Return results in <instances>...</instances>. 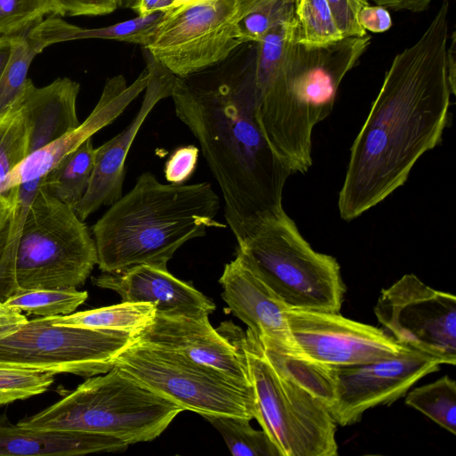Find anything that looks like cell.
Returning a JSON list of instances; mask_svg holds the SVG:
<instances>
[{
    "label": "cell",
    "instance_id": "obj_1",
    "mask_svg": "<svg viewBox=\"0 0 456 456\" xmlns=\"http://www.w3.org/2000/svg\"><path fill=\"white\" fill-rule=\"evenodd\" d=\"M449 37L450 4L444 0L420 37L394 58L352 144L338 200L343 220L387 198L441 142L456 94L447 69Z\"/></svg>",
    "mask_w": 456,
    "mask_h": 456
},
{
    "label": "cell",
    "instance_id": "obj_2",
    "mask_svg": "<svg viewBox=\"0 0 456 456\" xmlns=\"http://www.w3.org/2000/svg\"><path fill=\"white\" fill-rule=\"evenodd\" d=\"M170 97L200 145L220 187L227 224L242 245L285 212L282 191L291 175L258 120L255 58L226 74L176 77Z\"/></svg>",
    "mask_w": 456,
    "mask_h": 456
},
{
    "label": "cell",
    "instance_id": "obj_3",
    "mask_svg": "<svg viewBox=\"0 0 456 456\" xmlns=\"http://www.w3.org/2000/svg\"><path fill=\"white\" fill-rule=\"evenodd\" d=\"M220 199L208 182L162 183L151 172L121 196L93 225L97 265L120 273L139 265L167 268L185 242L224 228L215 219Z\"/></svg>",
    "mask_w": 456,
    "mask_h": 456
},
{
    "label": "cell",
    "instance_id": "obj_4",
    "mask_svg": "<svg viewBox=\"0 0 456 456\" xmlns=\"http://www.w3.org/2000/svg\"><path fill=\"white\" fill-rule=\"evenodd\" d=\"M370 42L367 34L317 47L295 41L280 69L255 86L260 126L291 174L311 167L314 128L332 111L343 78Z\"/></svg>",
    "mask_w": 456,
    "mask_h": 456
},
{
    "label": "cell",
    "instance_id": "obj_5",
    "mask_svg": "<svg viewBox=\"0 0 456 456\" xmlns=\"http://www.w3.org/2000/svg\"><path fill=\"white\" fill-rule=\"evenodd\" d=\"M183 411L114 366L103 375L87 378L60 401L17 424L110 436L129 445L154 440Z\"/></svg>",
    "mask_w": 456,
    "mask_h": 456
},
{
    "label": "cell",
    "instance_id": "obj_6",
    "mask_svg": "<svg viewBox=\"0 0 456 456\" xmlns=\"http://www.w3.org/2000/svg\"><path fill=\"white\" fill-rule=\"evenodd\" d=\"M219 330L242 351L256 416L281 456H336L337 423L329 407L265 357L256 335L231 322Z\"/></svg>",
    "mask_w": 456,
    "mask_h": 456
},
{
    "label": "cell",
    "instance_id": "obj_7",
    "mask_svg": "<svg viewBox=\"0 0 456 456\" xmlns=\"http://www.w3.org/2000/svg\"><path fill=\"white\" fill-rule=\"evenodd\" d=\"M236 251L287 307L339 313L346 293L339 264L315 251L286 212Z\"/></svg>",
    "mask_w": 456,
    "mask_h": 456
},
{
    "label": "cell",
    "instance_id": "obj_8",
    "mask_svg": "<svg viewBox=\"0 0 456 456\" xmlns=\"http://www.w3.org/2000/svg\"><path fill=\"white\" fill-rule=\"evenodd\" d=\"M97 265L94 240L75 209L40 186L27 214L16 261L17 291L77 289Z\"/></svg>",
    "mask_w": 456,
    "mask_h": 456
},
{
    "label": "cell",
    "instance_id": "obj_9",
    "mask_svg": "<svg viewBox=\"0 0 456 456\" xmlns=\"http://www.w3.org/2000/svg\"><path fill=\"white\" fill-rule=\"evenodd\" d=\"M114 366L183 411L255 419L252 386L183 354L134 338Z\"/></svg>",
    "mask_w": 456,
    "mask_h": 456
},
{
    "label": "cell",
    "instance_id": "obj_10",
    "mask_svg": "<svg viewBox=\"0 0 456 456\" xmlns=\"http://www.w3.org/2000/svg\"><path fill=\"white\" fill-rule=\"evenodd\" d=\"M262 0H180L166 10L143 48L176 77L223 61L244 44L240 22Z\"/></svg>",
    "mask_w": 456,
    "mask_h": 456
},
{
    "label": "cell",
    "instance_id": "obj_11",
    "mask_svg": "<svg viewBox=\"0 0 456 456\" xmlns=\"http://www.w3.org/2000/svg\"><path fill=\"white\" fill-rule=\"evenodd\" d=\"M134 340L127 332L54 325L39 317L0 329V366L90 378L110 370Z\"/></svg>",
    "mask_w": 456,
    "mask_h": 456
},
{
    "label": "cell",
    "instance_id": "obj_12",
    "mask_svg": "<svg viewBox=\"0 0 456 456\" xmlns=\"http://www.w3.org/2000/svg\"><path fill=\"white\" fill-rule=\"evenodd\" d=\"M374 314L398 342L455 365L454 295L430 288L413 273L404 274L381 290Z\"/></svg>",
    "mask_w": 456,
    "mask_h": 456
},
{
    "label": "cell",
    "instance_id": "obj_13",
    "mask_svg": "<svg viewBox=\"0 0 456 456\" xmlns=\"http://www.w3.org/2000/svg\"><path fill=\"white\" fill-rule=\"evenodd\" d=\"M292 346L303 355L332 367L368 363L410 349L384 329L339 314L287 307Z\"/></svg>",
    "mask_w": 456,
    "mask_h": 456
},
{
    "label": "cell",
    "instance_id": "obj_14",
    "mask_svg": "<svg viewBox=\"0 0 456 456\" xmlns=\"http://www.w3.org/2000/svg\"><path fill=\"white\" fill-rule=\"evenodd\" d=\"M442 362L420 351L409 350L368 363L337 367L335 397L330 411L337 425L349 426L379 405H390Z\"/></svg>",
    "mask_w": 456,
    "mask_h": 456
},
{
    "label": "cell",
    "instance_id": "obj_15",
    "mask_svg": "<svg viewBox=\"0 0 456 456\" xmlns=\"http://www.w3.org/2000/svg\"><path fill=\"white\" fill-rule=\"evenodd\" d=\"M150 77L141 107L130 124L95 149L94 165L86 191L75 208L85 221L102 206H110L122 196L125 162L142 123L156 104L171 96L176 76L143 48Z\"/></svg>",
    "mask_w": 456,
    "mask_h": 456
},
{
    "label": "cell",
    "instance_id": "obj_16",
    "mask_svg": "<svg viewBox=\"0 0 456 456\" xmlns=\"http://www.w3.org/2000/svg\"><path fill=\"white\" fill-rule=\"evenodd\" d=\"M134 338L183 354L252 386L242 351L212 327L208 315L156 312L153 321Z\"/></svg>",
    "mask_w": 456,
    "mask_h": 456
},
{
    "label": "cell",
    "instance_id": "obj_17",
    "mask_svg": "<svg viewBox=\"0 0 456 456\" xmlns=\"http://www.w3.org/2000/svg\"><path fill=\"white\" fill-rule=\"evenodd\" d=\"M149 77L150 69L146 66L131 85H127L122 75L109 78L98 102L86 120L59 139L29 154L5 177L0 185V194L7 192L13 186L44 176L65 155L112 123L145 90Z\"/></svg>",
    "mask_w": 456,
    "mask_h": 456
},
{
    "label": "cell",
    "instance_id": "obj_18",
    "mask_svg": "<svg viewBox=\"0 0 456 456\" xmlns=\"http://www.w3.org/2000/svg\"><path fill=\"white\" fill-rule=\"evenodd\" d=\"M93 282L116 291L122 302L151 303L159 313L209 315L216 309L211 299L167 268L139 265L120 273H103Z\"/></svg>",
    "mask_w": 456,
    "mask_h": 456
},
{
    "label": "cell",
    "instance_id": "obj_19",
    "mask_svg": "<svg viewBox=\"0 0 456 456\" xmlns=\"http://www.w3.org/2000/svg\"><path fill=\"white\" fill-rule=\"evenodd\" d=\"M222 297L232 314L256 336H266L292 345L287 305L263 281L236 251L219 279Z\"/></svg>",
    "mask_w": 456,
    "mask_h": 456
},
{
    "label": "cell",
    "instance_id": "obj_20",
    "mask_svg": "<svg viewBox=\"0 0 456 456\" xmlns=\"http://www.w3.org/2000/svg\"><path fill=\"white\" fill-rule=\"evenodd\" d=\"M79 89V84L68 77L43 87L28 78L20 104L30 129L29 154L79 126L76 108Z\"/></svg>",
    "mask_w": 456,
    "mask_h": 456
},
{
    "label": "cell",
    "instance_id": "obj_21",
    "mask_svg": "<svg viewBox=\"0 0 456 456\" xmlns=\"http://www.w3.org/2000/svg\"><path fill=\"white\" fill-rule=\"evenodd\" d=\"M128 444L110 436L34 429L0 419V456H74L122 452Z\"/></svg>",
    "mask_w": 456,
    "mask_h": 456
},
{
    "label": "cell",
    "instance_id": "obj_22",
    "mask_svg": "<svg viewBox=\"0 0 456 456\" xmlns=\"http://www.w3.org/2000/svg\"><path fill=\"white\" fill-rule=\"evenodd\" d=\"M166 11L144 15L99 28H83L68 23L57 15H51L30 28V35L43 48L77 39H110L146 46Z\"/></svg>",
    "mask_w": 456,
    "mask_h": 456
},
{
    "label": "cell",
    "instance_id": "obj_23",
    "mask_svg": "<svg viewBox=\"0 0 456 456\" xmlns=\"http://www.w3.org/2000/svg\"><path fill=\"white\" fill-rule=\"evenodd\" d=\"M268 361L321 399L329 409L335 397L336 368L300 354L292 345L256 336Z\"/></svg>",
    "mask_w": 456,
    "mask_h": 456
},
{
    "label": "cell",
    "instance_id": "obj_24",
    "mask_svg": "<svg viewBox=\"0 0 456 456\" xmlns=\"http://www.w3.org/2000/svg\"><path fill=\"white\" fill-rule=\"evenodd\" d=\"M43 176L13 186L7 192L12 208L0 234V298L3 302L17 291L15 261L24 222Z\"/></svg>",
    "mask_w": 456,
    "mask_h": 456
},
{
    "label": "cell",
    "instance_id": "obj_25",
    "mask_svg": "<svg viewBox=\"0 0 456 456\" xmlns=\"http://www.w3.org/2000/svg\"><path fill=\"white\" fill-rule=\"evenodd\" d=\"M156 306L145 302H122L67 315L48 317L54 325L127 332L134 337L154 319Z\"/></svg>",
    "mask_w": 456,
    "mask_h": 456
},
{
    "label": "cell",
    "instance_id": "obj_26",
    "mask_svg": "<svg viewBox=\"0 0 456 456\" xmlns=\"http://www.w3.org/2000/svg\"><path fill=\"white\" fill-rule=\"evenodd\" d=\"M92 137L65 155L43 176V188L75 209L88 186L94 165Z\"/></svg>",
    "mask_w": 456,
    "mask_h": 456
},
{
    "label": "cell",
    "instance_id": "obj_27",
    "mask_svg": "<svg viewBox=\"0 0 456 456\" xmlns=\"http://www.w3.org/2000/svg\"><path fill=\"white\" fill-rule=\"evenodd\" d=\"M31 27L9 36L10 57L0 77V116L20 102L28 80L30 64L43 51L30 35Z\"/></svg>",
    "mask_w": 456,
    "mask_h": 456
},
{
    "label": "cell",
    "instance_id": "obj_28",
    "mask_svg": "<svg viewBox=\"0 0 456 456\" xmlns=\"http://www.w3.org/2000/svg\"><path fill=\"white\" fill-rule=\"evenodd\" d=\"M405 403L456 434V383L448 376L408 391Z\"/></svg>",
    "mask_w": 456,
    "mask_h": 456
},
{
    "label": "cell",
    "instance_id": "obj_29",
    "mask_svg": "<svg viewBox=\"0 0 456 456\" xmlns=\"http://www.w3.org/2000/svg\"><path fill=\"white\" fill-rule=\"evenodd\" d=\"M87 297L86 291L77 289H36L18 290L4 303L28 315L51 317L72 314Z\"/></svg>",
    "mask_w": 456,
    "mask_h": 456
},
{
    "label": "cell",
    "instance_id": "obj_30",
    "mask_svg": "<svg viewBox=\"0 0 456 456\" xmlns=\"http://www.w3.org/2000/svg\"><path fill=\"white\" fill-rule=\"evenodd\" d=\"M222 435L230 452L235 456H281L277 447L262 430L253 428L249 420L228 415H203Z\"/></svg>",
    "mask_w": 456,
    "mask_h": 456
},
{
    "label": "cell",
    "instance_id": "obj_31",
    "mask_svg": "<svg viewBox=\"0 0 456 456\" xmlns=\"http://www.w3.org/2000/svg\"><path fill=\"white\" fill-rule=\"evenodd\" d=\"M297 42L309 47L326 46L343 39L326 0H297Z\"/></svg>",
    "mask_w": 456,
    "mask_h": 456
},
{
    "label": "cell",
    "instance_id": "obj_32",
    "mask_svg": "<svg viewBox=\"0 0 456 456\" xmlns=\"http://www.w3.org/2000/svg\"><path fill=\"white\" fill-rule=\"evenodd\" d=\"M30 129L20 102L0 116V185L28 155Z\"/></svg>",
    "mask_w": 456,
    "mask_h": 456
},
{
    "label": "cell",
    "instance_id": "obj_33",
    "mask_svg": "<svg viewBox=\"0 0 456 456\" xmlns=\"http://www.w3.org/2000/svg\"><path fill=\"white\" fill-rule=\"evenodd\" d=\"M53 382L52 373L0 366V405L40 395Z\"/></svg>",
    "mask_w": 456,
    "mask_h": 456
},
{
    "label": "cell",
    "instance_id": "obj_34",
    "mask_svg": "<svg viewBox=\"0 0 456 456\" xmlns=\"http://www.w3.org/2000/svg\"><path fill=\"white\" fill-rule=\"evenodd\" d=\"M46 14L56 15L52 0H0V36L19 33Z\"/></svg>",
    "mask_w": 456,
    "mask_h": 456
},
{
    "label": "cell",
    "instance_id": "obj_35",
    "mask_svg": "<svg viewBox=\"0 0 456 456\" xmlns=\"http://www.w3.org/2000/svg\"><path fill=\"white\" fill-rule=\"evenodd\" d=\"M334 21L342 37H363L366 30L361 26L359 14L369 5L368 0H326Z\"/></svg>",
    "mask_w": 456,
    "mask_h": 456
},
{
    "label": "cell",
    "instance_id": "obj_36",
    "mask_svg": "<svg viewBox=\"0 0 456 456\" xmlns=\"http://www.w3.org/2000/svg\"><path fill=\"white\" fill-rule=\"evenodd\" d=\"M199 148L185 145L177 148L165 164V178L169 183L183 184L195 172Z\"/></svg>",
    "mask_w": 456,
    "mask_h": 456
},
{
    "label": "cell",
    "instance_id": "obj_37",
    "mask_svg": "<svg viewBox=\"0 0 456 456\" xmlns=\"http://www.w3.org/2000/svg\"><path fill=\"white\" fill-rule=\"evenodd\" d=\"M56 15L96 16L114 12L121 0H52Z\"/></svg>",
    "mask_w": 456,
    "mask_h": 456
},
{
    "label": "cell",
    "instance_id": "obj_38",
    "mask_svg": "<svg viewBox=\"0 0 456 456\" xmlns=\"http://www.w3.org/2000/svg\"><path fill=\"white\" fill-rule=\"evenodd\" d=\"M361 26L374 33L385 32L392 26V19L387 8L380 5H367L359 14Z\"/></svg>",
    "mask_w": 456,
    "mask_h": 456
},
{
    "label": "cell",
    "instance_id": "obj_39",
    "mask_svg": "<svg viewBox=\"0 0 456 456\" xmlns=\"http://www.w3.org/2000/svg\"><path fill=\"white\" fill-rule=\"evenodd\" d=\"M375 4L393 11L419 12L428 8L433 0H371Z\"/></svg>",
    "mask_w": 456,
    "mask_h": 456
},
{
    "label": "cell",
    "instance_id": "obj_40",
    "mask_svg": "<svg viewBox=\"0 0 456 456\" xmlns=\"http://www.w3.org/2000/svg\"><path fill=\"white\" fill-rule=\"evenodd\" d=\"M178 0H135L131 8L138 14L144 15L156 11H166Z\"/></svg>",
    "mask_w": 456,
    "mask_h": 456
},
{
    "label": "cell",
    "instance_id": "obj_41",
    "mask_svg": "<svg viewBox=\"0 0 456 456\" xmlns=\"http://www.w3.org/2000/svg\"><path fill=\"white\" fill-rule=\"evenodd\" d=\"M27 321L24 314L7 306L0 300V329L21 324Z\"/></svg>",
    "mask_w": 456,
    "mask_h": 456
},
{
    "label": "cell",
    "instance_id": "obj_42",
    "mask_svg": "<svg viewBox=\"0 0 456 456\" xmlns=\"http://www.w3.org/2000/svg\"><path fill=\"white\" fill-rule=\"evenodd\" d=\"M12 208V200L8 192L0 194V234L4 229Z\"/></svg>",
    "mask_w": 456,
    "mask_h": 456
},
{
    "label": "cell",
    "instance_id": "obj_43",
    "mask_svg": "<svg viewBox=\"0 0 456 456\" xmlns=\"http://www.w3.org/2000/svg\"><path fill=\"white\" fill-rule=\"evenodd\" d=\"M11 53L9 36H0V77L8 62Z\"/></svg>",
    "mask_w": 456,
    "mask_h": 456
},
{
    "label": "cell",
    "instance_id": "obj_44",
    "mask_svg": "<svg viewBox=\"0 0 456 456\" xmlns=\"http://www.w3.org/2000/svg\"><path fill=\"white\" fill-rule=\"evenodd\" d=\"M135 0H121V6L131 7Z\"/></svg>",
    "mask_w": 456,
    "mask_h": 456
},
{
    "label": "cell",
    "instance_id": "obj_45",
    "mask_svg": "<svg viewBox=\"0 0 456 456\" xmlns=\"http://www.w3.org/2000/svg\"><path fill=\"white\" fill-rule=\"evenodd\" d=\"M178 1H180V0H178ZM178 1H177V2H178ZM177 2H176V3H177Z\"/></svg>",
    "mask_w": 456,
    "mask_h": 456
}]
</instances>
